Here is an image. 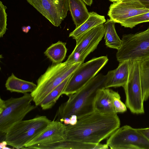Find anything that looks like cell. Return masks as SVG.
I'll return each instance as SVG.
<instances>
[{"label": "cell", "mask_w": 149, "mask_h": 149, "mask_svg": "<svg viewBox=\"0 0 149 149\" xmlns=\"http://www.w3.org/2000/svg\"><path fill=\"white\" fill-rule=\"evenodd\" d=\"M120 124L117 113L95 110L78 118L75 124L66 126L64 139L97 144L120 127Z\"/></svg>", "instance_id": "6da1fadb"}, {"label": "cell", "mask_w": 149, "mask_h": 149, "mask_svg": "<svg viewBox=\"0 0 149 149\" xmlns=\"http://www.w3.org/2000/svg\"><path fill=\"white\" fill-rule=\"evenodd\" d=\"M112 70L105 75L99 74L76 92L69 95L68 99L59 107L53 120L63 122L66 118L75 115L77 119L95 111L94 102L99 91L105 88Z\"/></svg>", "instance_id": "7a4b0ae2"}, {"label": "cell", "mask_w": 149, "mask_h": 149, "mask_svg": "<svg viewBox=\"0 0 149 149\" xmlns=\"http://www.w3.org/2000/svg\"><path fill=\"white\" fill-rule=\"evenodd\" d=\"M82 63L70 62L53 64L37 81V86L30 93L33 101L37 107L53 89L71 76Z\"/></svg>", "instance_id": "3957f363"}, {"label": "cell", "mask_w": 149, "mask_h": 149, "mask_svg": "<svg viewBox=\"0 0 149 149\" xmlns=\"http://www.w3.org/2000/svg\"><path fill=\"white\" fill-rule=\"evenodd\" d=\"M51 121L47 116L37 115L22 120L13 126L5 134L8 145L17 149H24L25 145L41 132Z\"/></svg>", "instance_id": "277c9868"}, {"label": "cell", "mask_w": 149, "mask_h": 149, "mask_svg": "<svg viewBox=\"0 0 149 149\" xmlns=\"http://www.w3.org/2000/svg\"><path fill=\"white\" fill-rule=\"evenodd\" d=\"M121 40L116 55L118 62L149 58V27L134 34L123 35Z\"/></svg>", "instance_id": "5b68a950"}, {"label": "cell", "mask_w": 149, "mask_h": 149, "mask_svg": "<svg viewBox=\"0 0 149 149\" xmlns=\"http://www.w3.org/2000/svg\"><path fill=\"white\" fill-rule=\"evenodd\" d=\"M33 98L26 93L19 97H11L5 100L6 107L0 113V133L4 134L26 115L37 107L32 105Z\"/></svg>", "instance_id": "8992f818"}, {"label": "cell", "mask_w": 149, "mask_h": 149, "mask_svg": "<svg viewBox=\"0 0 149 149\" xmlns=\"http://www.w3.org/2000/svg\"><path fill=\"white\" fill-rule=\"evenodd\" d=\"M140 61H130L129 75L127 82L123 87L126 100L125 104L134 114L144 113L140 77Z\"/></svg>", "instance_id": "52a82bcc"}, {"label": "cell", "mask_w": 149, "mask_h": 149, "mask_svg": "<svg viewBox=\"0 0 149 149\" xmlns=\"http://www.w3.org/2000/svg\"><path fill=\"white\" fill-rule=\"evenodd\" d=\"M108 60L107 56H102L81 63L71 75L63 94L68 96L80 90L96 75Z\"/></svg>", "instance_id": "ba28073f"}, {"label": "cell", "mask_w": 149, "mask_h": 149, "mask_svg": "<svg viewBox=\"0 0 149 149\" xmlns=\"http://www.w3.org/2000/svg\"><path fill=\"white\" fill-rule=\"evenodd\" d=\"M106 144L111 149H149V140L137 129L128 125L117 129Z\"/></svg>", "instance_id": "9c48e42d"}, {"label": "cell", "mask_w": 149, "mask_h": 149, "mask_svg": "<svg viewBox=\"0 0 149 149\" xmlns=\"http://www.w3.org/2000/svg\"><path fill=\"white\" fill-rule=\"evenodd\" d=\"M26 0L56 27L60 25L69 10V0Z\"/></svg>", "instance_id": "30bf717a"}, {"label": "cell", "mask_w": 149, "mask_h": 149, "mask_svg": "<svg viewBox=\"0 0 149 149\" xmlns=\"http://www.w3.org/2000/svg\"><path fill=\"white\" fill-rule=\"evenodd\" d=\"M149 12L139 0H122L113 2L107 15L110 19L120 24L130 18Z\"/></svg>", "instance_id": "8fae6325"}, {"label": "cell", "mask_w": 149, "mask_h": 149, "mask_svg": "<svg viewBox=\"0 0 149 149\" xmlns=\"http://www.w3.org/2000/svg\"><path fill=\"white\" fill-rule=\"evenodd\" d=\"M104 34V24L94 27L75 39L76 44L74 50L79 52L85 59L97 48Z\"/></svg>", "instance_id": "7c38bea8"}, {"label": "cell", "mask_w": 149, "mask_h": 149, "mask_svg": "<svg viewBox=\"0 0 149 149\" xmlns=\"http://www.w3.org/2000/svg\"><path fill=\"white\" fill-rule=\"evenodd\" d=\"M66 125L58 121H51L47 127L31 141L27 143L24 149L38 144L51 143L65 139Z\"/></svg>", "instance_id": "4fadbf2b"}, {"label": "cell", "mask_w": 149, "mask_h": 149, "mask_svg": "<svg viewBox=\"0 0 149 149\" xmlns=\"http://www.w3.org/2000/svg\"><path fill=\"white\" fill-rule=\"evenodd\" d=\"M117 92L109 88L100 90L95 101V110L104 113H116L113 106V100Z\"/></svg>", "instance_id": "5bb4252c"}, {"label": "cell", "mask_w": 149, "mask_h": 149, "mask_svg": "<svg viewBox=\"0 0 149 149\" xmlns=\"http://www.w3.org/2000/svg\"><path fill=\"white\" fill-rule=\"evenodd\" d=\"M98 144L64 139L53 143L37 145L35 147L37 149H98Z\"/></svg>", "instance_id": "9a60e30c"}, {"label": "cell", "mask_w": 149, "mask_h": 149, "mask_svg": "<svg viewBox=\"0 0 149 149\" xmlns=\"http://www.w3.org/2000/svg\"><path fill=\"white\" fill-rule=\"evenodd\" d=\"M118 67L112 70V73L108 80L106 88L123 87L127 81L129 75L130 61L119 62Z\"/></svg>", "instance_id": "2e32d148"}, {"label": "cell", "mask_w": 149, "mask_h": 149, "mask_svg": "<svg viewBox=\"0 0 149 149\" xmlns=\"http://www.w3.org/2000/svg\"><path fill=\"white\" fill-rule=\"evenodd\" d=\"M69 10L76 28L79 27L90 16L85 3L82 0H69Z\"/></svg>", "instance_id": "e0dca14e"}, {"label": "cell", "mask_w": 149, "mask_h": 149, "mask_svg": "<svg viewBox=\"0 0 149 149\" xmlns=\"http://www.w3.org/2000/svg\"><path fill=\"white\" fill-rule=\"evenodd\" d=\"M89 13L90 16L87 19L71 32L69 37L75 40L94 27L106 22L104 16L99 15L94 12H89Z\"/></svg>", "instance_id": "ac0fdd59"}, {"label": "cell", "mask_w": 149, "mask_h": 149, "mask_svg": "<svg viewBox=\"0 0 149 149\" xmlns=\"http://www.w3.org/2000/svg\"><path fill=\"white\" fill-rule=\"evenodd\" d=\"M5 86L6 90L11 92L24 94L32 92L36 88L37 84L19 79L12 73L7 79Z\"/></svg>", "instance_id": "d6986e66"}, {"label": "cell", "mask_w": 149, "mask_h": 149, "mask_svg": "<svg viewBox=\"0 0 149 149\" xmlns=\"http://www.w3.org/2000/svg\"><path fill=\"white\" fill-rule=\"evenodd\" d=\"M115 22L110 19H108L104 24L105 29L104 39L105 45L108 47L118 50L120 47L122 40L116 31Z\"/></svg>", "instance_id": "ffe728a7"}, {"label": "cell", "mask_w": 149, "mask_h": 149, "mask_svg": "<svg viewBox=\"0 0 149 149\" xmlns=\"http://www.w3.org/2000/svg\"><path fill=\"white\" fill-rule=\"evenodd\" d=\"M66 45L65 42L59 41L51 45L45 51L44 54L53 63H62L65 59L67 52Z\"/></svg>", "instance_id": "44dd1931"}, {"label": "cell", "mask_w": 149, "mask_h": 149, "mask_svg": "<svg viewBox=\"0 0 149 149\" xmlns=\"http://www.w3.org/2000/svg\"><path fill=\"white\" fill-rule=\"evenodd\" d=\"M71 75L53 89L45 97L40 105L43 110L50 109L55 105L60 96L63 95Z\"/></svg>", "instance_id": "7402d4cb"}, {"label": "cell", "mask_w": 149, "mask_h": 149, "mask_svg": "<svg viewBox=\"0 0 149 149\" xmlns=\"http://www.w3.org/2000/svg\"><path fill=\"white\" fill-rule=\"evenodd\" d=\"M140 77L144 101L149 97V58L140 61Z\"/></svg>", "instance_id": "603a6c76"}, {"label": "cell", "mask_w": 149, "mask_h": 149, "mask_svg": "<svg viewBox=\"0 0 149 149\" xmlns=\"http://www.w3.org/2000/svg\"><path fill=\"white\" fill-rule=\"evenodd\" d=\"M148 22H149V12L130 18L120 24L125 27L132 29L138 24Z\"/></svg>", "instance_id": "cb8c5ba5"}, {"label": "cell", "mask_w": 149, "mask_h": 149, "mask_svg": "<svg viewBox=\"0 0 149 149\" xmlns=\"http://www.w3.org/2000/svg\"><path fill=\"white\" fill-rule=\"evenodd\" d=\"M6 7L0 1V37H3L7 29V14L6 12Z\"/></svg>", "instance_id": "d4e9b609"}, {"label": "cell", "mask_w": 149, "mask_h": 149, "mask_svg": "<svg viewBox=\"0 0 149 149\" xmlns=\"http://www.w3.org/2000/svg\"><path fill=\"white\" fill-rule=\"evenodd\" d=\"M113 104L115 112L117 113H123L127 111V107L121 101L120 95L118 92L113 97Z\"/></svg>", "instance_id": "484cf974"}, {"label": "cell", "mask_w": 149, "mask_h": 149, "mask_svg": "<svg viewBox=\"0 0 149 149\" xmlns=\"http://www.w3.org/2000/svg\"><path fill=\"white\" fill-rule=\"evenodd\" d=\"M85 59L79 52L74 50L66 61L70 62H81L83 63Z\"/></svg>", "instance_id": "4316f807"}, {"label": "cell", "mask_w": 149, "mask_h": 149, "mask_svg": "<svg viewBox=\"0 0 149 149\" xmlns=\"http://www.w3.org/2000/svg\"><path fill=\"white\" fill-rule=\"evenodd\" d=\"M137 130L149 140V127L137 128Z\"/></svg>", "instance_id": "83f0119b"}, {"label": "cell", "mask_w": 149, "mask_h": 149, "mask_svg": "<svg viewBox=\"0 0 149 149\" xmlns=\"http://www.w3.org/2000/svg\"><path fill=\"white\" fill-rule=\"evenodd\" d=\"M69 118L70 120L69 124L71 125H74L77 123V118L76 116L75 115H72Z\"/></svg>", "instance_id": "f1b7e54d"}, {"label": "cell", "mask_w": 149, "mask_h": 149, "mask_svg": "<svg viewBox=\"0 0 149 149\" xmlns=\"http://www.w3.org/2000/svg\"><path fill=\"white\" fill-rule=\"evenodd\" d=\"M6 107L5 100L0 98V113L4 110Z\"/></svg>", "instance_id": "f546056e"}, {"label": "cell", "mask_w": 149, "mask_h": 149, "mask_svg": "<svg viewBox=\"0 0 149 149\" xmlns=\"http://www.w3.org/2000/svg\"><path fill=\"white\" fill-rule=\"evenodd\" d=\"M146 9H149V0H139Z\"/></svg>", "instance_id": "4dcf8cb0"}, {"label": "cell", "mask_w": 149, "mask_h": 149, "mask_svg": "<svg viewBox=\"0 0 149 149\" xmlns=\"http://www.w3.org/2000/svg\"><path fill=\"white\" fill-rule=\"evenodd\" d=\"M31 28V27L29 26H23L22 27V30L23 32L25 33H27L29 30Z\"/></svg>", "instance_id": "1f68e13d"}, {"label": "cell", "mask_w": 149, "mask_h": 149, "mask_svg": "<svg viewBox=\"0 0 149 149\" xmlns=\"http://www.w3.org/2000/svg\"><path fill=\"white\" fill-rule=\"evenodd\" d=\"M8 145L7 142L5 141H3L0 143V148L3 149Z\"/></svg>", "instance_id": "d6a6232c"}, {"label": "cell", "mask_w": 149, "mask_h": 149, "mask_svg": "<svg viewBox=\"0 0 149 149\" xmlns=\"http://www.w3.org/2000/svg\"><path fill=\"white\" fill-rule=\"evenodd\" d=\"M86 4L91 6L93 0H82Z\"/></svg>", "instance_id": "836d02e7"}, {"label": "cell", "mask_w": 149, "mask_h": 149, "mask_svg": "<svg viewBox=\"0 0 149 149\" xmlns=\"http://www.w3.org/2000/svg\"><path fill=\"white\" fill-rule=\"evenodd\" d=\"M70 120V118H66L64 119L63 122L65 125L69 124Z\"/></svg>", "instance_id": "e575fe53"}, {"label": "cell", "mask_w": 149, "mask_h": 149, "mask_svg": "<svg viewBox=\"0 0 149 149\" xmlns=\"http://www.w3.org/2000/svg\"><path fill=\"white\" fill-rule=\"evenodd\" d=\"M122 0H109V1L111 2H116L118 1H120Z\"/></svg>", "instance_id": "d590c367"}, {"label": "cell", "mask_w": 149, "mask_h": 149, "mask_svg": "<svg viewBox=\"0 0 149 149\" xmlns=\"http://www.w3.org/2000/svg\"><path fill=\"white\" fill-rule=\"evenodd\" d=\"M11 149V148L8 147H7L6 146L3 149Z\"/></svg>", "instance_id": "8d00e7d4"}]
</instances>
